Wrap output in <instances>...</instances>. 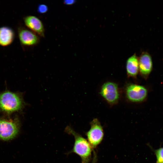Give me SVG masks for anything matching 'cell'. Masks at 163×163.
<instances>
[{
	"label": "cell",
	"mask_w": 163,
	"mask_h": 163,
	"mask_svg": "<svg viewBox=\"0 0 163 163\" xmlns=\"http://www.w3.org/2000/svg\"><path fill=\"white\" fill-rule=\"evenodd\" d=\"M100 94L110 104L116 103L119 98L118 85L113 82H108L104 83L101 87Z\"/></svg>",
	"instance_id": "5"
},
{
	"label": "cell",
	"mask_w": 163,
	"mask_h": 163,
	"mask_svg": "<svg viewBox=\"0 0 163 163\" xmlns=\"http://www.w3.org/2000/svg\"><path fill=\"white\" fill-rule=\"evenodd\" d=\"M65 132L73 136L74 138V146L70 152L78 155L81 158L82 163H89L93 151L87 140L69 126L66 128Z\"/></svg>",
	"instance_id": "2"
},
{
	"label": "cell",
	"mask_w": 163,
	"mask_h": 163,
	"mask_svg": "<svg viewBox=\"0 0 163 163\" xmlns=\"http://www.w3.org/2000/svg\"><path fill=\"white\" fill-rule=\"evenodd\" d=\"M75 0H65L64 1V3L66 5H72L75 2Z\"/></svg>",
	"instance_id": "14"
},
{
	"label": "cell",
	"mask_w": 163,
	"mask_h": 163,
	"mask_svg": "<svg viewBox=\"0 0 163 163\" xmlns=\"http://www.w3.org/2000/svg\"><path fill=\"white\" fill-rule=\"evenodd\" d=\"M91 127L87 132V140L93 149H95L102 141L104 136L103 127L97 118L94 119L91 122Z\"/></svg>",
	"instance_id": "4"
},
{
	"label": "cell",
	"mask_w": 163,
	"mask_h": 163,
	"mask_svg": "<svg viewBox=\"0 0 163 163\" xmlns=\"http://www.w3.org/2000/svg\"><path fill=\"white\" fill-rule=\"evenodd\" d=\"M126 96L129 101L138 102L143 101L146 98L147 91L143 86L132 84L126 86Z\"/></svg>",
	"instance_id": "6"
},
{
	"label": "cell",
	"mask_w": 163,
	"mask_h": 163,
	"mask_svg": "<svg viewBox=\"0 0 163 163\" xmlns=\"http://www.w3.org/2000/svg\"><path fill=\"white\" fill-rule=\"evenodd\" d=\"M9 117L0 118V139L4 141L11 140L15 138L20 128V121L18 117Z\"/></svg>",
	"instance_id": "3"
},
{
	"label": "cell",
	"mask_w": 163,
	"mask_h": 163,
	"mask_svg": "<svg viewBox=\"0 0 163 163\" xmlns=\"http://www.w3.org/2000/svg\"><path fill=\"white\" fill-rule=\"evenodd\" d=\"M139 59V71L144 77L149 74L152 69V62L150 54L147 52L142 53Z\"/></svg>",
	"instance_id": "7"
},
{
	"label": "cell",
	"mask_w": 163,
	"mask_h": 163,
	"mask_svg": "<svg viewBox=\"0 0 163 163\" xmlns=\"http://www.w3.org/2000/svg\"><path fill=\"white\" fill-rule=\"evenodd\" d=\"M14 37V32L11 28L6 26L0 27V45L6 46L11 44Z\"/></svg>",
	"instance_id": "11"
},
{
	"label": "cell",
	"mask_w": 163,
	"mask_h": 163,
	"mask_svg": "<svg viewBox=\"0 0 163 163\" xmlns=\"http://www.w3.org/2000/svg\"><path fill=\"white\" fill-rule=\"evenodd\" d=\"M18 35L20 42L25 46H34L38 43L39 41V38L36 34L26 29H19Z\"/></svg>",
	"instance_id": "8"
},
{
	"label": "cell",
	"mask_w": 163,
	"mask_h": 163,
	"mask_svg": "<svg viewBox=\"0 0 163 163\" xmlns=\"http://www.w3.org/2000/svg\"><path fill=\"white\" fill-rule=\"evenodd\" d=\"M25 105L22 95L19 92L8 90L0 92V113L9 116L22 111Z\"/></svg>",
	"instance_id": "1"
},
{
	"label": "cell",
	"mask_w": 163,
	"mask_h": 163,
	"mask_svg": "<svg viewBox=\"0 0 163 163\" xmlns=\"http://www.w3.org/2000/svg\"><path fill=\"white\" fill-rule=\"evenodd\" d=\"M25 25L29 28L42 37L44 36V29L41 21L34 16H27L24 18Z\"/></svg>",
	"instance_id": "9"
},
{
	"label": "cell",
	"mask_w": 163,
	"mask_h": 163,
	"mask_svg": "<svg viewBox=\"0 0 163 163\" xmlns=\"http://www.w3.org/2000/svg\"><path fill=\"white\" fill-rule=\"evenodd\" d=\"M155 154L157 158L156 163H163V148L156 150Z\"/></svg>",
	"instance_id": "12"
},
{
	"label": "cell",
	"mask_w": 163,
	"mask_h": 163,
	"mask_svg": "<svg viewBox=\"0 0 163 163\" xmlns=\"http://www.w3.org/2000/svg\"><path fill=\"white\" fill-rule=\"evenodd\" d=\"M126 69L129 77L135 78L139 72V59L135 53L127 60Z\"/></svg>",
	"instance_id": "10"
},
{
	"label": "cell",
	"mask_w": 163,
	"mask_h": 163,
	"mask_svg": "<svg viewBox=\"0 0 163 163\" xmlns=\"http://www.w3.org/2000/svg\"><path fill=\"white\" fill-rule=\"evenodd\" d=\"M48 10L47 6L44 4L39 5L37 8V11L40 13L43 14L46 13Z\"/></svg>",
	"instance_id": "13"
}]
</instances>
